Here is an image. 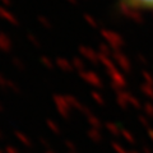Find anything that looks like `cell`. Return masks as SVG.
<instances>
[{"mask_svg":"<svg viewBox=\"0 0 153 153\" xmlns=\"http://www.w3.org/2000/svg\"><path fill=\"white\" fill-rule=\"evenodd\" d=\"M116 5L124 13H153V0H116Z\"/></svg>","mask_w":153,"mask_h":153,"instance_id":"obj_1","label":"cell"}]
</instances>
